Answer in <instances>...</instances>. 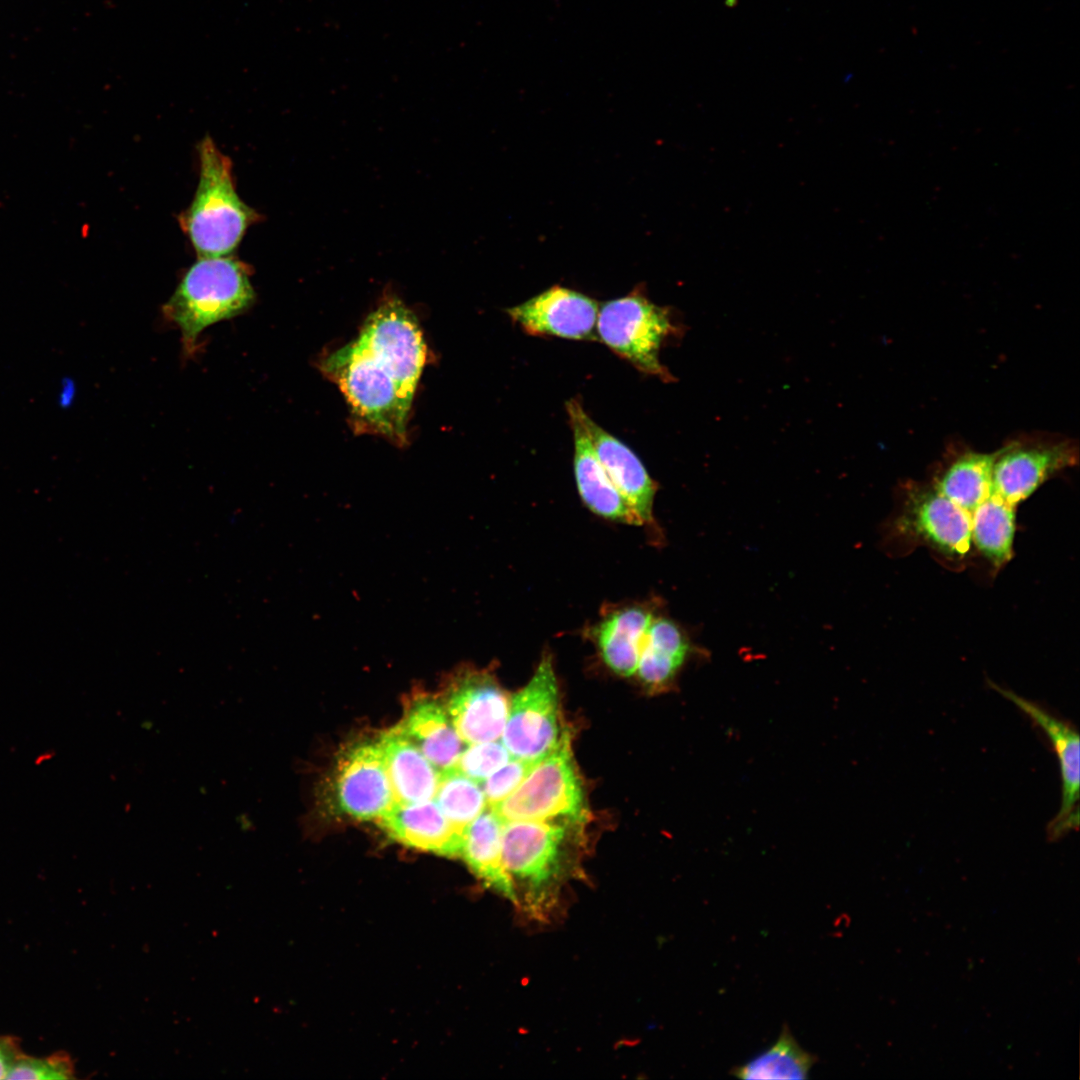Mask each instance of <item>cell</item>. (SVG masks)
Here are the masks:
<instances>
[{
    "label": "cell",
    "instance_id": "6da1fadb",
    "mask_svg": "<svg viewBox=\"0 0 1080 1080\" xmlns=\"http://www.w3.org/2000/svg\"><path fill=\"white\" fill-rule=\"evenodd\" d=\"M568 821H509L502 826V862L512 889L511 903L539 923L558 912L563 889L579 872L576 832Z\"/></svg>",
    "mask_w": 1080,
    "mask_h": 1080
},
{
    "label": "cell",
    "instance_id": "7a4b0ae2",
    "mask_svg": "<svg viewBox=\"0 0 1080 1080\" xmlns=\"http://www.w3.org/2000/svg\"><path fill=\"white\" fill-rule=\"evenodd\" d=\"M199 182L179 223L198 257L228 256L260 215L238 195L232 162L206 136L198 145Z\"/></svg>",
    "mask_w": 1080,
    "mask_h": 1080
},
{
    "label": "cell",
    "instance_id": "3957f363",
    "mask_svg": "<svg viewBox=\"0 0 1080 1080\" xmlns=\"http://www.w3.org/2000/svg\"><path fill=\"white\" fill-rule=\"evenodd\" d=\"M248 266L231 256L198 257L165 304L166 317L192 350L208 326L245 312L255 300Z\"/></svg>",
    "mask_w": 1080,
    "mask_h": 1080
},
{
    "label": "cell",
    "instance_id": "277c9868",
    "mask_svg": "<svg viewBox=\"0 0 1080 1080\" xmlns=\"http://www.w3.org/2000/svg\"><path fill=\"white\" fill-rule=\"evenodd\" d=\"M321 371L343 393L357 425L403 445L410 407L391 374L358 339L328 355Z\"/></svg>",
    "mask_w": 1080,
    "mask_h": 1080
},
{
    "label": "cell",
    "instance_id": "5b68a950",
    "mask_svg": "<svg viewBox=\"0 0 1080 1080\" xmlns=\"http://www.w3.org/2000/svg\"><path fill=\"white\" fill-rule=\"evenodd\" d=\"M489 808L503 823L568 821L584 824L588 809L583 782L573 757L570 730H564L556 748L533 766L513 793Z\"/></svg>",
    "mask_w": 1080,
    "mask_h": 1080
},
{
    "label": "cell",
    "instance_id": "8992f818",
    "mask_svg": "<svg viewBox=\"0 0 1080 1080\" xmlns=\"http://www.w3.org/2000/svg\"><path fill=\"white\" fill-rule=\"evenodd\" d=\"M680 330L672 313L651 302L639 288L599 307L598 341L640 372L664 382H671L673 376L661 363L660 350Z\"/></svg>",
    "mask_w": 1080,
    "mask_h": 1080
},
{
    "label": "cell",
    "instance_id": "52a82bcc",
    "mask_svg": "<svg viewBox=\"0 0 1080 1080\" xmlns=\"http://www.w3.org/2000/svg\"><path fill=\"white\" fill-rule=\"evenodd\" d=\"M560 712L552 656L545 651L528 683L510 699L501 742L513 758L540 761L556 748L566 729Z\"/></svg>",
    "mask_w": 1080,
    "mask_h": 1080
},
{
    "label": "cell",
    "instance_id": "ba28073f",
    "mask_svg": "<svg viewBox=\"0 0 1080 1080\" xmlns=\"http://www.w3.org/2000/svg\"><path fill=\"white\" fill-rule=\"evenodd\" d=\"M395 380L411 408L426 362V345L415 314L396 295L384 297L357 337Z\"/></svg>",
    "mask_w": 1080,
    "mask_h": 1080
},
{
    "label": "cell",
    "instance_id": "9c48e42d",
    "mask_svg": "<svg viewBox=\"0 0 1080 1080\" xmlns=\"http://www.w3.org/2000/svg\"><path fill=\"white\" fill-rule=\"evenodd\" d=\"M510 699L493 674L466 668L452 679L447 712L466 744L498 740L504 730Z\"/></svg>",
    "mask_w": 1080,
    "mask_h": 1080
},
{
    "label": "cell",
    "instance_id": "30bf717a",
    "mask_svg": "<svg viewBox=\"0 0 1080 1080\" xmlns=\"http://www.w3.org/2000/svg\"><path fill=\"white\" fill-rule=\"evenodd\" d=\"M897 527L950 558L965 557L972 546L970 513L935 487L912 488Z\"/></svg>",
    "mask_w": 1080,
    "mask_h": 1080
},
{
    "label": "cell",
    "instance_id": "8fae6325",
    "mask_svg": "<svg viewBox=\"0 0 1080 1080\" xmlns=\"http://www.w3.org/2000/svg\"><path fill=\"white\" fill-rule=\"evenodd\" d=\"M598 313L594 299L562 286H552L507 309L513 323L526 334L582 341H598Z\"/></svg>",
    "mask_w": 1080,
    "mask_h": 1080
},
{
    "label": "cell",
    "instance_id": "7c38bea8",
    "mask_svg": "<svg viewBox=\"0 0 1080 1080\" xmlns=\"http://www.w3.org/2000/svg\"><path fill=\"white\" fill-rule=\"evenodd\" d=\"M989 686L1025 713L1049 738L1057 755L1062 798L1060 809L1047 826L1049 840L1056 841L1079 826V734L1076 727L1040 704L1021 697L991 681Z\"/></svg>",
    "mask_w": 1080,
    "mask_h": 1080
},
{
    "label": "cell",
    "instance_id": "4fadbf2b",
    "mask_svg": "<svg viewBox=\"0 0 1080 1080\" xmlns=\"http://www.w3.org/2000/svg\"><path fill=\"white\" fill-rule=\"evenodd\" d=\"M335 784L339 807L360 820L380 819L396 804L378 743H360L345 751Z\"/></svg>",
    "mask_w": 1080,
    "mask_h": 1080
},
{
    "label": "cell",
    "instance_id": "5bb4252c",
    "mask_svg": "<svg viewBox=\"0 0 1080 1080\" xmlns=\"http://www.w3.org/2000/svg\"><path fill=\"white\" fill-rule=\"evenodd\" d=\"M571 400L609 479L640 518L642 526H655L653 504L657 483L626 444L598 425L578 399Z\"/></svg>",
    "mask_w": 1080,
    "mask_h": 1080
},
{
    "label": "cell",
    "instance_id": "9a60e30c",
    "mask_svg": "<svg viewBox=\"0 0 1080 1080\" xmlns=\"http://www.w3.org/2000/svg\"><path fill=\"white\" fill-rule=\"evenodd\" d=\"M1077 461L1066 443L1003 448L993 470V493L1017 506L1052 475Z\"/></svg>",
    "mask_w": 1080,
    "mask_h": 1080
},
{
    "label": "cell",
    "instance_id": "2e32d148",
    "mask_svg": "<svg viewBox=\"0 0 1080 1080\" xmlns=\"http://www.w3.org/2000/svg\"><path fill=\"white\" fill-rule=\"evenodd\" d=\"M650 602H632L606 609L588 631L601 660L613 673L630 677L635 674L647 629L656 616Z\"/></svg>",
    "mask_w": 1080,
    "mask_h": 1080
},
{
    "label": "cell",
    "instance_id": "e0dca14e",
    "mask_svg": "<svg viewBox=\"0 0 1080 1080\" xmlns=\"http://www.w3.org/2000/svg\"><path fill=\"white\" fill-rule=\"evenodd\" d=\"M573 432V467L579 495L593 513L604 519L642 526L637 514L615 488L599 462L572 400L566 403Z\"/></svg>",
    "mask_w": 1080,
    "mask_h": 1080
},
{
    "label": "cell",
    "instance_id": "ac0fdd59",
    "mask_svg": "<svg viewBox=\"0 0 1080 1080\" xmlns=\"http://www.w3.org/2000/svg\"><path fill=\"white\" fill-rule=\"evenodd\" d=\"M379 824L398 842L446 857H460L464 833L456 829L435 801L396 803Z\"/></svg>",
    "mask_w": 1080,
    "mask_h": 1080
},
{
    "label": "cell",
    "instance_id": "d6986e66",
    "mask_svg": "<svg viewBox=\"0 0 1080 1080\" xmlns=\"http://www.w3.org/2000/svg\"><path fill=\"white\" fill-rule=\"evenodd\" d=\"M694 650L680 624L656 615L645 634L635 674L647 690L663 692L672 687Z\"/></svg>",
    "mask_w": 1080,
    "mask_h": 1080
},
{
    "label": "cell",
    "instance_id": "ffe728a7",
    "mask_svg": "<svg viewBox=\"0 0 1080 1080\" xmlns=\"http://www.w3.org/2000/svg\"><path fill=\"white\" fill-rule=\"evenodd\" d=\"M378 744L396 803H418L434 799L440 772L398 727L384 732Z\"/></svg>",
    "mask_w": 1080,
    "mask_h": 1080
},
{
    "label": "cell",
    "instance_id": "44dd1931",
    "mask_svg": "<svg viewBox=\"0 0 1080 1080\" xmlns=\"http://www.w3.org/2000/svg\"><path fill=\"white\" fill-rule=\"evenodd\" d=\"M399 728L439 772L454 768L465 749L447 710L434 699L416 700Z\"/></svg>",
    "mask_w": 1080,
    "mask_h": 1080
},
{
    "label": "cell",
    "instance_id": "7402d4cb",
    "mask_svg": "<svg viewBox=\"0 0 1080 1080\" xmlns=\"http://www.w3.org/2000/svg\"><path fill=\"white\" fill-rule=\"evenodd\" d=\"M503 822L489 808L466 828L460 857L490 889L511 902L512 889L502 862Z\"/></svg>",
    "mask_w": 1080,
    "mask_h": 1080
},
{
    "label": "cell",
    "instance_id": "603a6c76",
    "mask_svg": "<svg viewBox=\"0 0 1080 1080\" xmlns=\"http://www.w3.org/2000/svg\"><path fill=\"white\" fill-rule=\"evenodd\" d=\"M1015 508L992 493L970 513L972 544L996 567L1007 563L1013 555Z\"/></svg>",
    "mask_w": 1080,
    "mask_h": 1080
},
{
    "label": "cell",
    "instance_id": "cb8c5ba5",
    "mask_svg": "<svg viewBox=\"0 0 1080 1080\" xmlns=\"http://www.w3.org/2000/svg\"><path fill=\"white\" fill-rule=\"evenodd\" d=\"M1001 450L960 456L944 471L935 488L971 513L993 493V470Z\"/></svg>",
    "mask_w": 1080,
    "mask_h": 1080
},
{
    "label": "cell",
    "instance_id": "d4e9b609",
    "mask_svg": "<svg viewBox=\"0 0 1080 1080\" xmlns=\"http://www.w3.org/2000/svg\"><path fill=\"white\" fill-rule=\"evenodd\" d=\"M815 1055L803 1049L786 1025L768 1048L731 1070L741 1079L803 1080L809 1077Z\"/></svg>",
    "mask_w": 1080,
    "mask_h": 1080
},
{
    "label": "cell",
    "instance_id": "484cf974",
    "mask_svg": "<svg viewBox=\"0 0 1080 1080\" xmlns=\"http://www.w3.org/2000/svg\"><path fill=\"white\" fill-rule=\"evenodd\" d=\"M434 799L451 824L462 833L487 807L481 784L455 768L440 772Z\"/></svg>",
    "mask_w": 1080,
    "mask_h": 1080
},
{
    "label": "cell",
    "instance_id": "4316f807",
    "mask_svg": "<svg viewBox=\"0 0 1080 1080\" xmlns=\"http://www.w3.org/2000/svg\"><path fill=\"white\" fill-rule=\"evenodd\" d=\"M75 1064L65 1051L35 1057L23 1051L15 1059L6 1079L71 1080L76 1078Z\"/></svg>",
    "mask_w": 1080,
    "mask_h": 1080
},
{
    "label": "cell",
    "instance_id": "83f0119b",
    "mask_svg": "<svg viewBox=\"0 0 1080 1080\" xmlns=\"http://www.w3.org/2000/svg\"><path fill=\"white\" fill-rule=\"evenodd\" d=\"M511 758V754L501 741L469 744L460 754L454 768L474 781L482 783Z\"/></svg>",
    "mask_w": 1080,
    "mask_h": 1080
},
{
    "label": "cell",
    "instance_id": "f1b7e54d",
    "mask_svg": "<svg viewBox=\"0 0 1080 1080\" xmlns=\"http://www.w3.org/2000/svg\"><path fill=\"white\" fill-rule=\"evenodd\" d=\"M536 763L512 757L480 783L487 806L492 807L513 793Z\"/></svg>",
    "mask_w": 1080,
    "mask_h": 1080
},
{
    "label": "cell",
    "instance_id": "f546056e",
    "mask_svg": "<svg viewBox=\"0 0 1080 1080\" xmlns=\"http://www.w3.org/2000/svg\"><path fill=\"white\" fill-rule=\"evenodd\" d=\"M22 1052L20 1040L10 1035H0V1079H6L12 1064Z\"/></svg>",
    "mask_w": 1080,
    "mask_h": 1080
}]
</instances>
